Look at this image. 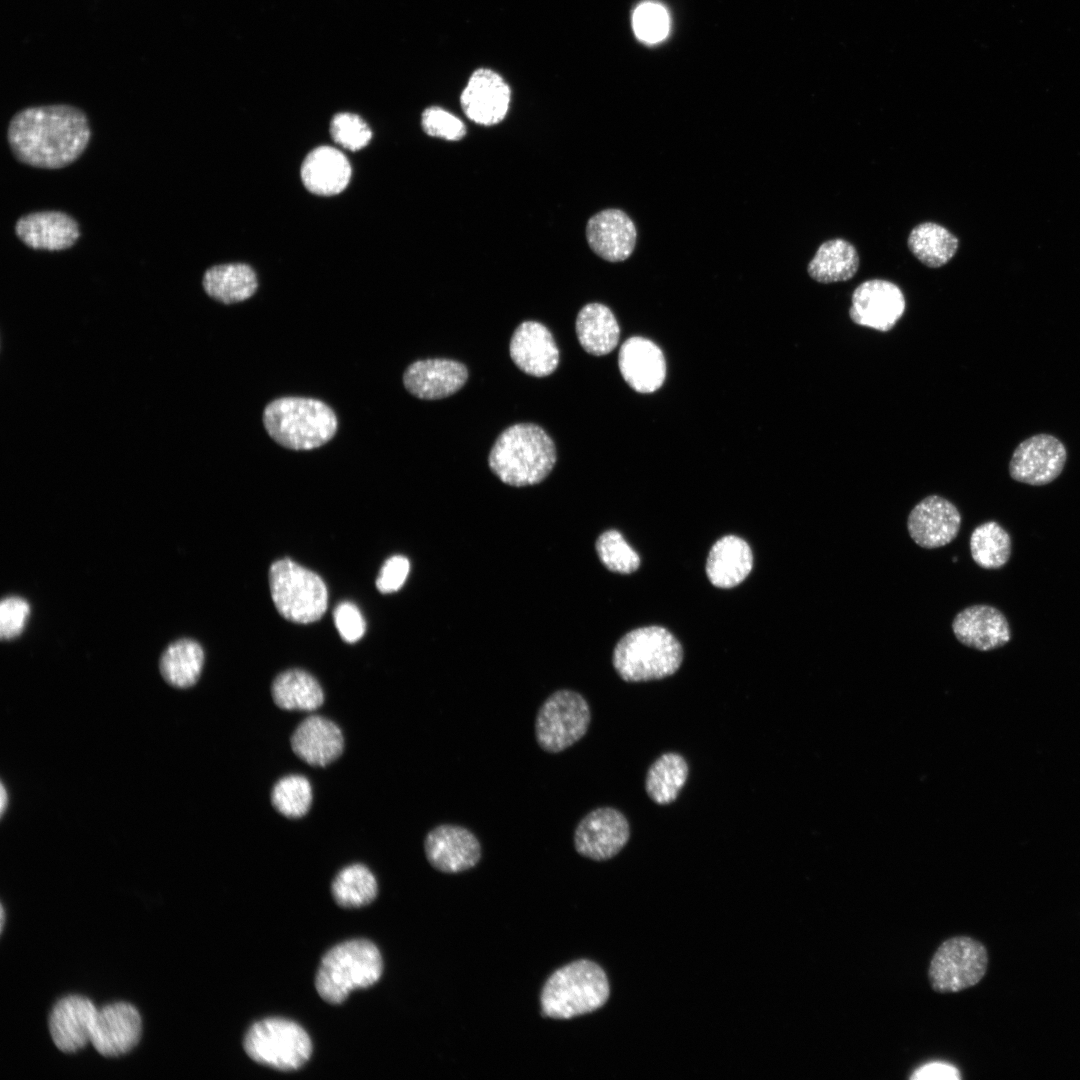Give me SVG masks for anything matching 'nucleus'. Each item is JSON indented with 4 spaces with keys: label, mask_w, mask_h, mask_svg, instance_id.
<instances>
[{
    "label": "nucleus",
    "mask_w": 1080,
    "mask_h": 1080,
    "mask_svg": "<svg viewBox=\"0 0 1080 1080\" xmlns=\"http://www.w3.org/2000/svg\"><path fill=\"white\" fill-rule=\"evenodd\" d=\"M91 129L86 114L77 107L53 104L28 107L10 120L7 140L15 158L26 165L63 168L87 148Z\"/></svg>",
    "instance_id": "obj_1"
},
{
    "label": "nucleus",
    "mask_w": 1080,
    "mask_h": 1080,
    "mask_svg": "<svg viewBox=\"0 0 1080 1080\" xmlns=\"http://www.w3.org/2000/svg\"><path fill=\"white\" fill-rule=\"evenodd\" d=\"M556 460L555 444L543 428L533 423H518L498 436L488 464L503 483L523 487L543 481Z\"/></svg>",
    "instance_id": "obj_2"
},
{
    "label": "nucleus",
    "mask_w": 1080,
    "mask_h": 1080,
    "mask_svg": "<svg viewBox=\"0 0 1080 1080\" xmlns=\"http://www.w3.org/2000/svg\"><path fill=\"white\" fill-rule=\"evenodd\" d=\"M263 425L277 444L304 451L329 442L336 434L338 420L333 409L321 400L289 396L266 405Z\"/></svg>",
    "instance_id": "obj_3"
},
{
    "label": "nucleus",
    "mask_w": 1080,
    "mask_h": 1080,
    "mask_svg": "<svg viewBox=\"0 0 1080 1080\" xmlns=\"http://www.w3.org/2000/svg\"><path fill=\"white\" fill-rule=\"evenodd\" d=\"M683 661L677 638L661 626H646L625 634L616 644L612 663L626 682H643L673 675Z\"/></svg>",
    "instance_id": "obj_4"
},
{
    "label": "nucleus",
    "mask_w": 1080,
    "mask_h": 1080,
    "mask_svg": "<svg viewBox=\"0 0 1080 1080\" xmlns=\"http://www.w3.org/2000/svg\"><path fill=\"white\" fill-rule=\"evenodd\" d=\"M608 998L609 984L603 969L592 961L579 960L547 979L540 1003L544 1017L571 1019L601 1008Z\"/></svg>",
    "instance_id": "obj_5"
},
{
    "label": "nucleus",
    "mask_w": 1080,
    "mask_h": 1080,
    "mask_svg": "<svg viewBox=\"0 0 1080 1080\" xmlns=\"http://www.w3.org/2000/svg\"><path fill=\"white\" fill-rule=\"evenodd\" d=\"M382 969L381 954L372 942L364 939L346 941L323 956L315 987L324 1001L340 1004L352 990L375 984Z\"/></svg>",
    "instance_id": "obj_6"
},
{
    "label": "nucleus",
    "mask_w": 1080,
    "mask_h": 1080,
    "mask_svg": "<svg viewBox=\"0 0 1080 1080\" xmlns=\"http://www.w3.org/2000/svg\"><path fill=\"white\" fill-rule=\"evenodd\" d=\"M273 603L285 619L307 624L319 620L326 611L327 587L315 572L284 558L269 570Z\"/></svg>",
    "instance_id": "obj_7"
},
{
    "label": "nucleus",
    "mask_w": 1080,
    "mask_h": 1080,
    "mask_svg": "<svg viewBox=\"0 0 1080 1080\" xmlns=\"http://www.w3.org/2000/svg\"><path fill=\"white\" fill-rule=\"evenodd\" d=\"M243 1046L255 1062L280 1071L301 1068L310 1058L312 1043L297 1023L281 1018L256 1022L247 1031Z\"/></svg>",
    "instance_id": "obj_8"
},
{
    "label": "nucleus",
    "mask_w": 1080,
    "mask_h": 1080,
    "mask_svg": "<svg viewBox=\"0 0 1080 1080\" xmlns=\"http://www.w3.org/2000/svg\"><path fill=\"white\" fill-rule=\"evenodd\" d=\"M590 722L591 710L584 696L574 690L560 689L539 707L535 738L542 750L559 753L583 738Z\"/></svg>",
    "instance_id": "obj_9"
},
{
    "label": "nucleus",
    "mask_w": 1080,
    "mask_h": 1080,
    "mask_svg": "<svg viewBox=\"0 0 1080 1080\" xmlns=\"http://www.w3.org/2000/svg\"><path fill=\"white\" fill-rule=\"evenodd\" d=\"M988 954L985 946L968 936L944 941L934 952L928 978L938 993H953L976 985L985 975Z\"/></svg>",
    "instance_id": "obj_10"
},
{
    "label": "nucleus",
    "mask_w": 1080,
    "mask_h": 1080,
    "mask_svg": "<svg viewBox=\"0 0 1080 1080\" xmlns=\"http://www.w3.org/2000/svg\"><path fill=\"white\" fill-rule=\"evenodd\" d=\"M630 838V826L625 815L613 807H599L587 813L574 831L576 851L595 861L617 855Z\"/></svg>",
    "instance_id": "obj_11"
},
{
    "label": "nucleus",
    "mask_w": 1080,
    "mask_h": 1080,
    "mask_svg": "<svg viewBox=\"0 0 1080 1080\" xmlns=\"http://www.w3.org/2000/svg\"><path fill=\"white\" fill-rule=\"evenodd\" d=\"M1066 457L1065 446L1059 439L1048 434L1034 435L1014 450L1009 473L1018 482L1046 485L1061 474Z\"/></svg>",
    "instance_id": "obj_12"
},
{
    "label": "nucleus",
    "mask_w": 1080,
    "mask_h": 1080,
    "mask_svg": "<svg viewBox=\"0 0 1080 1080\" xmlns=\"http://www.w3.org/2000/svg\"><path fill=\"white\" fill-rule=\"evenodd\" d=\"M849 309L851 320L881 332L891 330L905 311V297L894 283L870 279L853 291Z\"/></svg>",
    "instance_id": "obj_13"
},
{
    "label": "nucleus",
    "mask_w": 1080,
    "mask_h": 1080,
    "mask_svg": "<svg viewBox=\"0 0 1080 1080\" xmlns=\"http://www.w3.org/2000/svg\"><path fill=\"white\" fill-rule=\"evenodd\" d=\"M424 852L430 865L443 873H459L476 866L481 858V844L466 827L440 824L424 839Z\"/></svg>",
    "instance_id": "obj_14"
},
{
    "label": "nucleus",
    "mask_w": 1080,
    "mask_h": 1080,
    "mask_svg": "<svg viewBox=\"0 0 1080 1080\" xmlns=\"http://www.w3.org/2000/svg\"><path fill=\"white\" fill-rule=\"evenodd\" d=\"M141 1034L142 1019L136 1007L116 1002L98 1010L91 1043L102 1056L116 1058L135 1048Z\"/></svg>",
    "instance_id": "obj_15"
},
{
    "label": "nucleus",
    "mask_w": 1080,
    "mask_h": 1080,
    "mask_svg": "<svg viewBox=\"0 0 1080 1080\" xmlns=\"http://www.w3.org/2000/svg\"><path fill=\"white\" fill-rule=\"evenodd\" d=\"M961 514L944 497L930 495L917 503L907 518V529L920 547L935 549L952 542L959 533Z\"/></svg>",
    "instance_id": "obj_16"
},
{
    "label": "nucleus",
    "mask_w": 1080,
    "mask_h": 1080,
    "mask_svg": "<svg viewBox=\"0 0 1080 1080\" xmlns=\"http://www.w3.org/2000/svg\"><path fill=\"white\" fill-rule=\"evenodd\" d=\"M511 90L497 72L488 68L475 70L460 95L467 118L483 126L501 122L509 109Z\"/></svg>",
    "instance_id": "obj_17"
},
{
    "label": "nucleus",
    "mask_w": 1080,
    "mask_h": 1080,
    "mask_svg": "<svg viewBox=\"0 0 1080 1080\" xmlns=\"http://www.w3.org/2000/svg\"><path fill=\"white\" fill-rule=\"evenodd\" d=\"M98 1010L92 1001L80 995L58 1000L48 1019L50 1036L64 1053H75L91 1042Z\"/></svg>",
    "instance_id": "obj_18"
},
{
    "label": "nucleus",
    "mask_w": 1080,
    "mask_h": 1080,
    "mask_svg": "<svg viewBox=\"0 0 1080 1080\" xmlns=\"http://www.w3.org/2000/svg\"><path fill=\"white\" fill-rule=\"evenodd\" d=\"M467 379L468 371L464 364L443 358L415 361L403 374L406 390L424 400L451 396L464 386Z\"/></svg>",
    "instance_id": "obj_19"
},
{
    "label": "nucleus",
    "mask_w": 1080,
    "mask_h": 1080,
    "mask_svg": "<svg viewBox=\"0 0 1080 1080\" xmlns=\"http://www.w3.org/2000/svg\"><path fill=\"white\" fill-rule=\"evenodd\" d=\"M509 352L521 371L535 377L552 374L559 364V349L551 332L536 321H525L515 329Z\"/></svg>",
    "instance_id": "obj_20"
},
{
    "label": "nucleus",
    "mask_w": 1080,
    "mask_h": 1080,
    "mask_svg": "<svg viewBox=\"0 0 1080 1080\" xmlns=\"http://www.w3.org/2000/svg\"><path fill=\"white\" fill-rule=\"evenodd\" d=\"M952 631L961 644L979 651L1000 648L1011 639L1005 615L986 604L972 605L957 613L952 621Z\"/></svg>",
    "instance_id": "obj_21"
},
{
    "label": "nucleus",
    "mask_w": 1080,
    "mask_h": 1080,
    "mask_svg": "<svg viewBox=\"0 0 1080 1080\" xmlns=\"http://www.w3.org/2000/svg\"><path fill=\"white\" fill-rule=\"evenodd\" d=\"M587 242L594 253L609 262L626 260L633 252L637 230L629 216L619 209H605L586 225Z\"/></svg>",
    "instance_id": "obj_22"
},
{
    "label": "nucleus",
    "mask_w": 1080,
    "mask_h": 1080,
    "mask_svg": "<svg viewBox=\"0 0 1080 1080\" xmlns=\"http://www.w3.org/2000/svg\"><path fill=\"white\" fill-rule=\"evenodd\" d=\"M618 365L623 379L640 393L658 390L665 380L666 364L661 349L643 337H631L622 344Z\"/></svg>",
    "instance_id": "obj_23"
},
{
    "label": "nucleus",
    "mask_w": 1080,
    "mask_h": 1080,
    "mask_svg": "<svg viewBox=\"0 0 1080 1080\" xmlns=\"http://www.w3.org/2000/svg\"><path fill=\"white\" fill-rule=\"evenodd\" d=\"M15 233L35 250L59 251L70 248L80 236L76 220L61 211H38L21 216Z\"/></svg>",
    "instance_id": "obj_24"
},
{
    "label": "nucleus",
    "mask_w": 1080,
    "mask_h": 1080,
    "mask_svg": "<svg viewBox=\"0 0 1080 1080\" xmlns=\"http://www.w3.org/2000/svg\"><path fill=\"white\" fill-rule=\"evenodd\" d=\"M344 739L340 728L331 720L311 715L304 719L291 737L294 753L313 766H326L342 753Z\"/></svg>",
    "instance_id": "obj_25"
},
{
    "label": "nucleus",
    "mask_w": 1080,
    "mask_h": 1080,
    "mask_svg": "<svg viewBox=\"0 0 1080 1080\" xmlns=\"http://www.w3.org/2000/svg\"><path fill=\"white\" fill-rule=\"evenodd\" d=\"M301 178L305 187L321 196H332L343 191L351 178V165L346 156L330 146L312 150L301 166Z\"/></svg>",
    "instance_id": "obj_26"
},
{
    "label": "nucleus",
    "mask_w": 1080,
    "mask_h": 1080,
    "mask_svg": "<svg viewBox=\"0 0 1080 1080\" xmlns=\"http://www.w3.org/2000/svg\"><path fill=\"white\" fill-rule=\"evenodd\" d=\"M753 554L748 543L735 535H726L712 546L706 562L710 582L719 588L740 584L751 572Z\"/></svg>",
    "instance_id": "obj_27"
},
{
    "label": "nucleus",
    "mask_w": 1080,
    "mask_h": 1080,
    "mask_svg": "<svg viewBox=\"0 0 1080 1080\" xmlns=\"http://www.w3.org/2000/svg\"><path fill=\"white\" fill-rule=\"evenodd\" d=\"M575 330L582 348L594 356L610 353L618 344L620 329L611 310L600 303H589L579 311Z\"/></svg>",
    "instance_id": "obj_28"
},
{
    "label": "nucleus",
    "mask_w": 1080,
    "mask_h": 1080,
    "mask_svg": "<svg viewBox=\"0 0 1080 1080\" xmlns=\"http://www.w3.org/2000/svg\"><path fill=\"white\" fill-rule=\"evenodd\" d=\"M202 285L208 296L224 304L245 301L258 287L254 270L243 263L210 267L203 275Z\"/></svg>",
    "instance_id": "obj_29"
},
{
    "label": "nucleus",
    "mask_w": 1080,
    "mask_h": 1080,
    "mask_svg": "<svg viewBox=\"0 0 1080 1080\" xmlns=\"http://www.w3.org/2000/svg\"><path fill=\"white\" fill-rule=\"evenodd\" d=\"M858 267L859 256L856 248L847 240L836 238L819 246L808 264L807 271L815 281L829 284L853 278Z\"/></svg>",
    "instance_id": "obj_30"
},
{
    "label": "nucleus",
    "mask_w": 1080,
    "mask_h": 1080,
    "mask_svg": "<svg viewBox=\"0 0 1080 1080\" xmlns=\"http://www.w3.org/2000/svg\"><path fill=\"white\" fill-rule=\"evenodd\" d=\"M271 692L275 704L285 710L313 711L324 701L318 681L300 669L280 673L272 683Z\"/></svg>",
    "instance_id": "obj_31"
},
{
    "label": "nucleus",
    "mask_w": 1080,
    "mask_h": 1080,
    "mask_svg": "<svg viewBox=\"0 0 1080 1080\" xmlns=\"http://www.w3.org/2000/svg\"><path fill=\"white\" fill-rule=\"evenodd\" d=\"M204 664L202 646L192 639L171 643L162 653L159 669L164 680L176 688H189L199 679Z\"/></svg>",
    "instance_id": "obj_32"
},
{
    "label": "nucleus",
    "mask_w": 1080,
    "mask_h": 1080,
    "mask_svg": "<svg viewBox=\"0 0 1080 1080\" xmlns=\"http://www.w3.org/2000/svg\"><path fill=\"white\" fill-rule=\"evenodd\" d=\"M688 773V764L682 755L674 752L662 754L648 769L645 779L647 795L658 805L674 802L687 781Z\"/></svg>",
    "instance_id": "obj_33"
},
{
    "label": "nucleus",
    "mask_w": 1080,
    "mask_h": 1080,
    "mask_svg": "<svg viewBox=\"0 0 1080 1080\" xmlns=\"http://www.w3.org/2000/svg\"><path fill=\"white\" fill-rule=\"evenodd\" d=\"M907 244L911 253L922 264L930 268H938L953 258L959 241L945 227L933 222H924L912 229Z\"/></svg>",
    "instance_id": "obj_34"
},
{
    "label": "nucleus",
    "mask_w": 1080,
    "mask_h": 1080,
    "mask_svg": "<svg viewBox=\"0 0 1080 1080\" xmlns=\"http://www.w3.org/2000/svg\"><path fill=\"white\" fill-rule=\"evenodd\" d=\"M969 546L972 559L984 569L1003 567L1012 551L1010 535L995 521L978 525L971 533Z\"/></svg>",
    "instance_id": "obj_35"
},
{
    "label": "nucleus",
    "mask_w": 1080,
    "mask_h": 1080,
    "mask_svg": "<svg viewBox=\"0 0 1080 1080\" xmlns=\"http://www.w3.org/2000/svg\"><path fill=\"white\" fill-rule=\"evenodd\" d=\"M377 891L374 875L362 864H353L343 868L331 885L335 902L344 908H358L370 904L375 899Z\"/></svg>",
    "instance_id": "obj_36"
},
{
    "label": "nucleus",
    "mask_w": 1080,
    "mask_h": 1080,
    "mask_svg": "<svg viewBox=\"0 0 1080 1080\" xmlns=\"http://www.w3.org/2000/svg\"><path fill=\"white\" fill-rule=\"evenodd\" d=\"M312 787L302 775H288L279 779L271 792L274 808L288 818H300L310 809Z\"/></svg>",
    "instance_id": "obj_37"
},
{
    "label": "nucleus",
    "mask_w": 1080,
    "mask_h": 1080,
    "mask_svg": "<svg viewBox=\"0 0 1080 1080\" xmlns=\"http://www.w3.org/2000/svg\"><path fill=\"white\" fill-rule=\"evenodd\" d=\"M595 548L600 561L610 571L630 574L640 565L639 555L617 530L603 532L598 537Z\"/></svg>",
    "instance_id": "obj_38"
},
{
    "label": "nucleus",
    "mask_w": 1080,
    "mask_h": 1080,
    "mask_svg": "<svg viewBox=\"0 0 1080 1080\" xmlns=\"http://www.w3.org/2000/svg\"><path fill=\"white\" fill-rule=\"evenodd\" d=\"M633 29L636 36L649 44L662 41L669 32L670 20L666 9L655 2H644L634 11Z\"/></svg>",
    "instance_id": "obj_39"
},
{
    "label": "nucleus",
    "mask_w": 1080,
    "mask_h": 1080,
    "mask_svg": "<svg viewBox=\"0 0 1080 1080\" xmlns=\"http://www.w3.org/2000/svg\"><path fill=\"white\" fill-rule=\"evenodd\" d=\"M333 140L344 148L357 151L364 148L372 137L366 122L356 114H336L330 123Z\"/></svg>",
    "instance_id": "obj_40"
},
{
    "label": "nucleus",
    "mask_w": 1080,
    "mask_h": 1080,
    "mask_svg": "<svg viewBox=\"0 0 1080 1080\" xmlns=\"http://www.w3.org/2000/svg\"><path fill=\"white\" fill-rule=\"evenodd\" d=\"M421 124L424 132L432 137L458 141L466 135L462 120L439 106L426 108L422 113Z\"/></svg>",
    "instance_id": "obj_41"
},
{
    "label": "nucleus",
    "mask_w": 1080,
    "mask_h": 1080,
    "mask_svg": "<svg viewBox=\"0 0 1080 1080\" xmlns=\"http://www.w3.org/2000/svg\"><path fill=\"white\" fill-rule=\"evenodd\" d=\"M30 614L29 603L18 596H9L0 604V636L10 640L20 635Z\"/></svg>",
    "instance_id": "obj_42"
},
{
    "label": "nucleus",
    "mask_w": 1080,
    "mask_h": 1080,
    "mask_svg": "<svg viewBox=\"0 0 1080 1080\" xmlns=\"http://www.w3.org/2000/svg\"><path fill=\"white\" fill-rule=\"evenodd\" d=\"M333 618L344 641L354 643L364 635L366 623L355 604L348 601L339 603L334 609Z\"/></svg>",
    "instance_id": "obj_43"
},
{
    "label": "nucleus",
    "mask_w": 1080,
    "mask_h": 1080,
    "mask_svg": "<svg viewBox=\"0 0 1080 1080\" xmlns=\"http://www.w3.org/2000/svg\"><path fill=\"white\" fill-rule=\"evenodd\" d=\"M410 571V562L403 555H394L382 565L376 587L381 593L398 591L405 583Z\"/></svg>",
    "instance_id": "obj_44"
},
{
    "label": "nucleus",
    "mask_w": 1080,
    "mask_h": 1080,
    "mask_svg": "<svg viewBox=\"0 0 1080 1080\" xmlns=\"http://www.w3.org/2000/svg\"><path fill=\"white\" fill-rule=\"evenodd\" d=\"M910 1078L913 1080H957L961 1078V1075L959 1070L953 1065L943 1062H931L915 1070Z\"/></svg>",
    "instance_id": "obj_45"
},
{
    "label": "nucleus",
    "mask_w": 1080,
    "mask_h": 1080,
    "mask_svg": "<svg viewBox=\"0 0 1080 1080\" xmlns=\"http://www.w3.org/2000/svg\"><path fill=\"white\" fill-rule=\"evenodd\" d=\"M0 795H1L0 796V799H1L0 809H1V815H3L4 811L6 809V805L8 803V795H7V792L5 790V787H4L3 783H1V793H0Z\"/></svg>",
    "instance_id": "obj_46"
},
{
    "label": "nucleus",
    "mask_w": 1080,
    "mask_h": 1080,
    "mask_svg": "<svg viewBox=\"0 0 1080 1080\" xmlns=\"http://www.w3.org/2000/svg\"><path fill=\"white\" fill-rule=\"evenodd\" d=\"M0 913H1V932H2L3 927H4V919H5V911H4L3 905H1V912Z\"/></svg>",
    "instance_id": "obj_47"
}]
</instances>
